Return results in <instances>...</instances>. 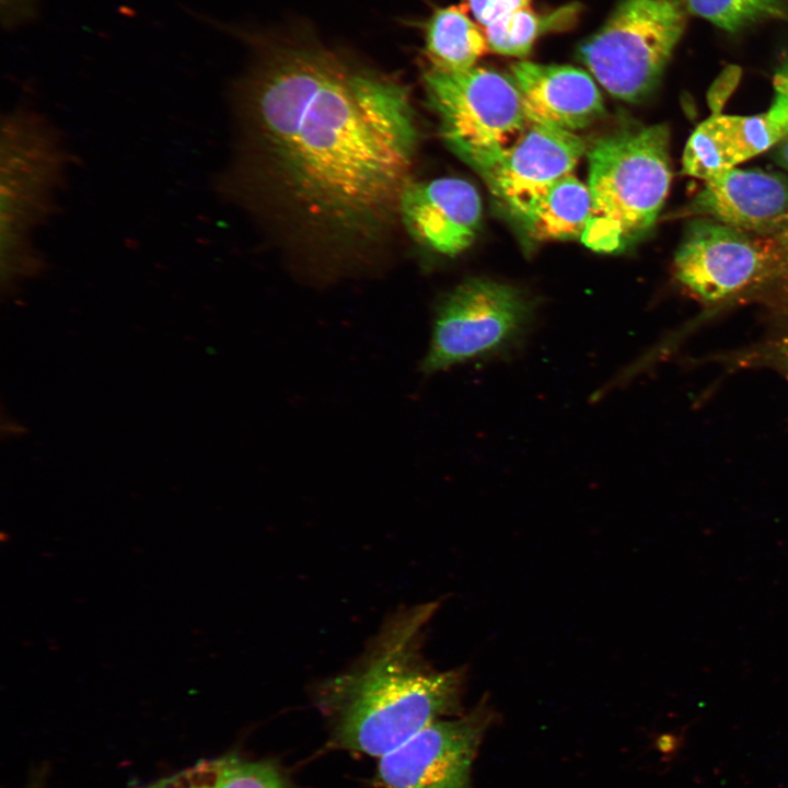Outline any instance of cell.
Masks as SVG:
<instances>
[{
  "instance_id": "obj_1",
  "label": "cell",
  "mask_w": 788,
  "mask_h": 788,
  "mask_svg": "<svg viewBox=\"0 0 788 788\" xmlns=\"http://www.w3.org/2000/svg\"><path fill=\"white\" fill-rule=\"evenodd\" d=\"M241 35L251 60L232 88L234 155L219 192L324 253L375 245L412 183L408 90L305 25Z\"/></svg>"
},
{
  "instance_id": "obj_2",
  "label": "cell",
  "mask_w": 788,
  "mask_h": 788,
  "mask_svg": "<svg viewBox=\"0 0 788 788\" xmlns=\"http://www.w3.org/2000/svg\"><path fill=\"white\" fill-rule=\"evenodd\" d=\"M439 603L395 613L357 662L320 685L334 748L381 757L429 725L462 714L463 668L439 671L421 653Z\"/></svg>"
},
{
  "instance_id": "obj_3",
  "label": "cell",
  "mask_w": 788,
  "mask_h": 788,
  "mask_svg": "<svg viewBox=\"0 0 788 788\" xmlns=\"http://www.w3.org/2000/svg\"><path fill=\"white\" fill-rule=\"evenodd\" d=\"M73 154L61 129L30 105L1 116V285L9 292L44 271L36 236L59 211Z\"/></svg>"
},
{
  "instance_id": "obj_4",
  "label": "cell",
  "mask_w": 788,
  "mask_h": 788,
  "mask_svg": "<svg viewBox=\"0 0 788 788\" xmlns=\"http://www.w3.org/2000/svg\"><path fill=\"white\" fill-rule=\"evenodd\" d=\"M670 132L664 124L626 126L589 152L591 211L582 243L601 253L624 251L653 227L669 193Z\"/></svg>"
},
{
  "instance_id": "obj_5",
  "label": "cell",
  "mask_w": 788,
  "mask_h": 788,
  "mask_svg": "<svg viewBox=\"0 0 788 788\" xmlns=\"http://www.w3.org/2000/svg\"><path fill=\"white\" fill-rule=\"evenodd\" d=\"M422 81L443 141L480 176L529 127L513 80L493 69L443 71L428 67Z\"/></svg>"
},
{
  "instance_id": "obj_6",
  "label": "cell",
  "mask_w": 788,
  "mask_h": 788,
  "mask_svg": "<svg viewBox=\"0 0 788 788\" xmlns=\"http://www.w3.org/2000/svg\"><path fill=\"white\" fill-rule=\"evenodd\" d=\"M688 15L685 0H621L578 58L610 94L641 102L658 86Z\"/></svg>"
},
{
  "instance_id": "obj_7",
  "label": "cell",
  "mask_w": 788,
  "mask_h": 788,
  "mask_svg": "<svg viewBox=\"0 0 788 788\" xmlns=\"http://www.w3.org/2000/svg\"><path fill=\"white\" fill-rule=\"evenodd\" d=\"M533 315V302L515 287L468 279L437 305L421 371L432 374L470 360L506 356L525 340Z\"/></svg>"
},
{
  "instance_id": "obj_8",
  "label": "cell",
  "mask_w": 788,
  "mask_h": 788,
  "mask_svg": "<svg viewBox=\"0 0 788 788\" xmlns=\"http://www.w3.org/2000/svg\"><path fill=\"white\" fill-rule=\"evenodd\" d=\"M766 240L707 218H692L675 252V279L706 306L756 298Z\"/></svg>"
},
{
  "instance_id": "obj_9",
  "label": "cell",
  "mask_w": 788,
  "mask_h": 788,
  "mask_svg": "<svg viewBox=\"0 0 788 788\" xmlns=\"http://www.w3.org/2000/svg\"><path fill=\"white\" fill-rule=\"evenodd\" d=\"M495 719L486 700L438 720L380 757L381 788H474L473 764Z\"/></svg>"
},
{
  "instance_id": "obj_10",
  "label": "cell",
  "mask_w": 788,
  "mask_h": 788,
  "mask_svg": "<svg viewBox=\"0 0 788 788\" xmlns=\"http://www.w3.org/2000/svg\"><path fill=\"white\" fill-rule=\"evenodd\" d=\"M774 97L763 113L741 116L714 113L688 138L682 173L706 181L719 171L773 149L788 136V51L773 77Z\"/></svg>"
},
{
  "instance_id": "obj_11",
  "label": "cell",
  "mask_w": 788,
  "mask_h": 788,
  "mask_svg": "<svg viewBox=\"0 0 788 788\" xmlns=\"http://www.w3.org/2000/svg\"><path fill=\"white\" fill-rule=\"evenodd\" d=\"M586 151L576 132L529 124L524 134L482 177L520 220L548 188L571 174Z\"/></svg>"
},
{
  "instance_id": "obj_12",
  "label": "cell",
  "mask_w": 788,
  "mask_h": 788,
  "mask_svg": "<svg viewBox=\"0 0 788 788\" xmlns=\"http://www.w3.org/2000/svg\"><path fill=\"white\" fill-rule=\"evenodd\" d=\"M682 215L760 236L774 235L788 227V178L761 170L719 171L704 181Z\"/></svg>"
},
{
  "instance_id": "obj_13",
  "label": "cell",
  "mask_w": 788,
  "mask_h": 788,
  "mask_svg": "<svg viewBox=\"0 0 788 788\" xmlns=\"http://www.w3.org/2000/svg\"><path fill=\"white\" fill-rule=\"evenodd\" d=\"M399 221L421 245L455 256L476 239L482 221V201L467 181L441 177L412 182L399 206Z\"/></svg>"
},
{
  "instance_id": "obj_14",
  "label": "cell",
  "mask_w": 788,
  "mask_h": 788,
  "mask_svg": "<svg viewBox=\"0 0 788 788\" xmlns=\"http://www.w3.org/2000/svg\"><path fill=\"white\" fill-rule=\"evenodd\" d=\"M529 124L575 132L604 113L591 76L573 66L518 61L510 67Z\"/></svg>"
},
{
  "instance_id": "obj_15",
  "label": "cell",
  "mask_w": 788,
  "mask_h": 788,
  "mask_svg": "<svg viewBox=\"0 0 788 788\" xmlns=\"http://www.w3.org/2000/svg\"><path fill=\"white\" fill-rule=\"evenodd\" d=\"M422 28V51L433 69L468 70L488 48L486 35L470 19L464 5L437 8Z\"/></svg>"
},
{
  "instance_id": "obj_16",
  "label": "cell",
  "mask_w": 788,
  "mask_h": 788,
  "mask_svg": "<svg viewBox=\"0 0 788 788\" xmlns=\"http://www.w3.org/2000/svg\"><path fill=\"white\" fill-rule=\"evenodd\" d=\"M590 211L588 185L571 173L554 183L519 222L534 240H570L581 237Z\"/></svg>"
},
{
  "instance_id": "obj_17",
  "label": "cell",
  "mask_w": 788,
  "mask_h": 788,
  "mask_svg": "<svg viewBox=\"0 0 788 788\" xmlns=\"http://www.w3.org/2000/svg\"><path fill=\"white\" fill-rule=\"evenodd\" d=\"M137 788H290L271 762L225 755Z\"/></svg>"
},
{
  "instance_id": "obj_18",
  "label": "cell",
  "mask_w": 788,
  "mask_h": 788,
  "mask_svg": "<svg viewBox=\"0 0 788 788\" xmlns=\"http://www.w3.org/2000/svg\"><path fill=\"white\" fill-rule=\"evenodd\" d=\"M580 11L578 3H568L544 13L530 7L518 10L486 27L487 46L496 54L525 57L540 37L572 27Z\"/></svg>"
},
{
  "instance_id": "obj_19",
  "label": "cell",
  "mask_w": 788,
  "mask_h": 788,
  "mask_svg": "<svg viewBox=\"0 0 788 788\" xmlns=\"http://www.w3.org/2000/svg\"><path fill=\"white\" fill-rule=\"evenodd\" d=\"M690 15L703 18L729 34L768 21L788 22V0H685Z\"/></svg>"
},
{
  "instance_id": "obj_20",
  "label": "cell",
  "mask_w": 788,
  "mask_h": 788,
  "mask_svg": "<svg viewBox=\"0 0 788 788\" xmlns=\"http://www.w3.org/2000/svg\"><path fill=\"white\" fill-rule=\"evenodd\" d=\"M776 314L761 341L725 355L720 361L737 368H769L788 381V297L775 301Z\"/></svg>"
},
{
  "instance_id": "obj_21",
  "label": "cell",
  "mask_w": 788,
  "mask_h": 788,
  "mask_svg": "<svg viewBox=\"0 0 788 788\" xmlns=\"http://www.w3.org/2000/svg\"><path fill=\"white\" fill-rule=\"evenodd\" d=\"M767 263L758 288L757 297H788V227L780 232L765 236Z\"/></svg>"
},
{
  "instance_id": "obj_22",
  "label": "cell",
  "mask_w": 788,
  "mask_h": 788,
  "mask_svg": "<svg viewBox=\"0 0 788 788\" xmlns=\"http://www.w3.org/2000/svg\"><path fill=\"white\" fill-rule=\"evenodd\" d=\"M532 0H464L474 19L485 27L500 19L530 7Z\"/></svg>"
},
{
  "instance_id": "obj_23",
  "label": "cell",
  "mask_w": 788,
  "mask_h": 788,
  "mask_svg": "<svg viewBox=\"0 0 788 788\" xmlns=\"http://www.w3.org/2000/svg\"><path fill=\"white\" fill-rule=\"evenodd\" d=\"M36 0H0L1 18L8 27L18 26L35 13Z\"/></svg>"
},
{
  "instance_id": "obj_24",
  "label": "cell",
  "mask_w": 788,
  "mask_h": 788,
  "mask_svg": "<svg viewBox=\"0 0 788 788\" xmlns=\"http://www.w3.org/2000/svg\"><path fill=\"white\" fill-rule=\"evenodd\" d=\"M772 158L788 172V136L772 149Z\"/></svg>"
}]
</instances>
